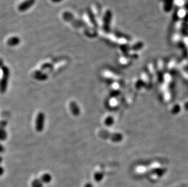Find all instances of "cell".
Masks as SVG:
<instances>
[{"mask_svg": "<svg viewBox=\"0 0 188 187\" xmlns=\"http://www.w3.org/2000/svg\"><path fill=\"white\" fill-rule=\"evenodd\" d=\"M2 76L0 80V92L3 93L7 90L9 78L10 76V70L7 66L2 67Z\"/></svg>", "mask_w": 188, "mask_h": 187, "instance_id": "6da1fadb", "label": "cell"}, {"mask_svg": "<svg viewBox=\"0 0 188 187\" xmlns=\"http://www.w3.org/2000/svg\"><path fill=\"white\" fill-rule=\"evenodd\" d=\"M44 124H45V115L44 112H40L37 114L35 118V130L38 132H42L44 128Z\"/></svg>", "mask_w": 188, "mask_h": 187, "instance_id": "7a4b0ae2", "label": "cell"}, {"mask_svg": "<svg viewBox=\"0 0 188 187\" xmlns=\"http://www.w3.org/2000/svg\"><path fill=\"white\" fill-rule=\"evenodd\" d=\"M111 18H112L111 12L110 10L106 11L103 16V29L104 31L106 32L109 31L110 24Z\"/></svg>", "mask_w": 188, "mask_h": 187, "instance_id": "3957f363", "label": "cell"}, {"mask_svg": "<svg viewBox=\"0 0 188 187\" xmlns=\"http://www.w3.org/2000/svg\"><path fill=\"white\" fill-rule=\"evenodd\" d=\"M69 107L70 109V111L71 112L72 114L75 116V117H77L78 115H80V108L78 106V104L74 101H71L69 103Z\"/></svg>", "mask_w": 188, "mask_h": 187, "instance_id": "277c9868", "label": "cell"}, {"mask_svg": "<svg viewBox=\"0 0 188 187\" xmlns=\"http://www.w3.org/2000/svg\"><path fill=\"white\" fill-rule=\"evenodd\" d=\"M35 2V0H25L18 5V10L20 12H24L30 8Z\"/></svg>", "mask_w": 188, "mask_h": 187, "instance_id": "5b68a950", "label": "cell"}, {"mask_svg": "<svg viewBox=\"0 0 188 187\" xmlns=\"http://www.w3.org/2000/svg\"><path fill=\"white\" fill-rule=\"evenodd\" d=\"M33 76L35 79L38 81H44L47 78V75L43 73V72L41 70H35L33 73Z\"/></svg>", "mask_w": 188, "mask_h": 187, "instance_id": "8992f818", "label": "cell"}, {"mask_svg": "<svg viewBox=\"0 0 188 187\" xmlns=\"http://www.w3.org/2000/svg\"><path fill=\"white\" fill-rule=\"evenodd\" d=\"M20 43V39L17 36H12L8 39L7 44L9 46H16Z\"/></svg>", "mask_w": 188, "mask_h": 187, "instance_id": "52a82bcc", "label": "cell"}, {"mask_svg": "<svg viewBox=\"0 0 188 187\" xmlns=\"http://www.w3.org/2000/svg\"><path fill=\"white\" fill-rule=\"evenodd\" d=\"M40 179L41 180V182L43 183L47 184V183H49L52 181V176H51V175L50 174H49V173H44V174L41 175V176Z\"/></svg>", "mask_w": 188, "mask_h": 187, "instance_id": "ba28073f", "label": "cell"}, {"mask_svg": "<svg viewBox=\"0 0 188 187\" xmlns=\"http://www.w3.org/2000/svg\"><path fill=\"white\" fill-rule=\"evenodd\" d=\"M43 183L40 179L35 178L31 182L32 187H43Z\"/></svg>", "mask_w": 188, "mask_h": 187, "instance_id": "9c48e42d", "label": "cell"}, {"mask_svg": "<svg viewBox=\"0 0 188 187\" xmlns=\"http://www.w3.org/2000/svg\"><path fill=\"white\" fill-rule=\"evenodd\" d=\"M103 172H100V171L96 172L94 174V179L97 182H99L103 178Z\"/></svg>", "mask_w": 188, "mask_h": 187, "instance_id": "30bf717a", "label": "cell"}, {"mask_svg": "<svg viewBox=\"0 0 188 187\" xmlns=\"http://www.w3.org/2000/svg\"><path fill=\"white\" fill-rule=\"evenodd\" d=\"M7 137V134L6 131L4 129V127H0V140L4 141L6 140Z\"/></svg>", "mask_w": 188, "mask_h": 187, "instance_id": "8fae6325", "label": "cell"}, {"mask_svg": "<svg viewBox=\"0 0 188 187\" xmlns=\"http://www.w3.org/2000/svg\"><path fill=\"white\" fill-rule=\"evenodd\" d=\"M52 66L53 65L51 63H45L41 66L40 70L43 71L46 69H50L52 67Z\"/></svg>", "mask_w": 188, "mask_h": 187, "instance_id": "7c38bea8", "label": "cell"}, {"mask_svg": "<svg viewBox=\"0 0 188 187\" xmlns=\"http://www.w3.org/2000/svg\"><path fill=\"white\" fill-rule=\"evenodd\" d=\"M88 15H89V18L90 19V21L91 22H92V24L96 25V20H95V18L94 17V15L92 14V12H91V11H88Z\"/></svg>", "mask_w": 188, "mask_h": 187, "instance_id": "4fadbf2b", "label": "cell"}, {"mask_svg": "<svg viewBox=\"0 0 188 187\" xmlns=\"http://www.w3.org/2000/svg\"><path fill=\"white\" fill-rule=\"evenodd\" d=\"M4 151H5L4 147L3 146V145L1 143H0V153H2Z\"/></svg>", "mask_w": 188, "mask_h": 187, "instance_id": "5bb4252c", "label": "cell"}, {"mask_svg": "<svg viewBox=\"0 0 188 187\" xmlns=\"http://www.w3.org/2000/svg\"><path fill=\"white\" fill-rule=\"evenodd\" d=\"M4 173V169L1 166H0V176L2 175Z\"/></svg>", "mask_w": 188, "mask_h": 187, "instance_id": "9a60e30c", "label": "cell"}, {"mask_svg": "<svg viewBox=\"0 0 188 187\" xmlns=\"http://www.w3.org/2000/svg\"><path fill=\"white\" fill-rule=\"evenodd\" d=\"M84 187H94V186L91 183H86L85 184Z\"/></svg>", "mask_w": 188, "mask_h": 187, "instance_id": "2e32d148", "label": "cell"}, {"mask_svg": "<svg viewBox=\"0 0 188 187\" xmlns=\"http://www.w3.org/2000/svg\"><path fill=\"white\" fill-rule=\"evenodd\" d=\"M62 0H51L52 2H54V3H58L60 2H61Z\"/></svg>", "mask_w": 188, "mask_h": 187, "instance_id": "e0dca14e", "label": "cell"}, {"mask_svg": "<svg viewBox=\"0 0 188 187\" xmlns=\"http://www.w3.org/2000/svg\"><path fill=\"white\" fill-rule=\"evenodd\" d=\"M2 160H3V158H2V156H1L0 155V165L2 163Z\"/></svg>", "mask_w": 188, "mask_h": 187, "instance_id": "ac0fdd59", "label": "cell"}, {"mask_svg": "<svg viewBox=\"0 0 188 187\" xmlns=\"http://www.w3.org/2000/svg\"><path fill=\"white\" fill-rule=\"evenodd\" d=\"M2 60L0 59V65H1V64H2Z\"/></svg>", "mask_w": 188, "mask_h": 187, "instance_id": "d6986e66", "label": "cell"}]
</instances>
